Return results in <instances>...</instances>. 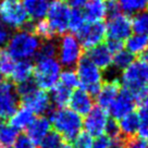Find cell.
<instances>
[{
	"label": "cell",
	"instance_id": "6da1fadb",
	"mask_svg": "<svg viewBox=\"0 0 148 148\" xmlns=\"http://www.w3.org/2000/svg\"><path fill=\"white\" fill-rule=\"evenodd\" d=\"M50 124L63 139L73 140L81 133L83 127L82 116L68 108H59L51 111L49 114Z\"/></svg>",
	"mask_w": 148,
	"mask_h": 148
},
{
	"label": "cell",
	"instance_id": "7a4b0ae2",
	"mask_svg": "<svg viewBox=\"0 0 148 148\" xmlns=\"http://www.w3.org/2000/svg\"><path fill=\"white\" fill-rule=\"evenodd\" d=\"M40 44V39L33 32L21 29L10 37L5 50L13 60H29L36 57Z\"/></svg>",
	"mask_w": 148,
	"mask_h": 148
},
{
	"label": "cell",
	"instance_id": "3957f363",
	"mask_svg": "<svg viewBox=\"0 0 148 148\" xmlns=\"http://www.w3.org/2000/svg\"><path fill=\"white\" fill-rule=\"evenodd\" d=\"M62 66L56 58H36L33 66V81L42 90H50L59 82Z\"/></svg>",
	"mask_w": 148,
	"mask_h": 148
},
{
	"label": "cell",
	"instance_id": "277c9868",
	"mask_svg": "<svg viewBox=\"0 0 148 148\" xmlns=\"http://www.w3.org/2000/svg\"><path fill=\"white\" fill-rule=\"evenodd\" d=\"M0 18L11 28L33 31L34 22L29 20L21 0H0Z\"/></svg>",
	"mask_w": 148,
	"mask_h": 148
},
{
	"label": "cell",
	"instance_id": "5b68a950",
	"mask_svg": "<svg viewBox=\"0 0 148 148\" xmlns=\"http://www.w3.org/2000/svg\"><path fill=\"white\" fill-rule=\"evenodd\" d=\"M119 77L123 88L131 92L136 100L137 96L147 87L148 63L140 60L134 61L124 71H122Z\"/></svg>",
	"mask_w": 148,
	"mask_h": 148
},
{
	"label": "cell",
	"instance_id": "8992f818",
	"mask_svg": "<svg viewBox=\"0 0 148 148\" xmlns=\"http://www.w3.org/2000/svg\"><path fill=\"white\" fill-rule=\"evenodd\" d=\"M76 74L79 77V85L85 92H87L90 96H96L102 85V72L99 70L92 61L87 58V56H82V58L77 62Z\"/></svg>",
	"mask_w": 148,
	"mask_h": 148
},
{
	"label": "cell",
	"instance_id": "52a82bcc",
	"mask_svg": "<svg viewBox=\"0 0 148 148\" xmlns=\"http://www.w3.org/2000/svg\"><path fill=\"white\" fill-rule=\"evenodd\" d=\"M83 47L81 46L79 39L73 34H64L58 44V61L61 66L65 69H72L77 64L82 58Z\"/></svg>",
	"mask_w": 148,
	"mask_h": 148
},
{
	"label": "cell",
	"instance_id": "ba28073f",
	"mask_svg": "<svg viewBox=\"0 0 148 148\" xmlns=\"http://www.w3.org/2000/svg\"><path fill=\"white\" fill-rule=\"evenodd\" d=\"M71 15V8L64 0H51L47 12L48 20L53 34L64 35L69 29V21Z\"/></svg>",
	"mask_w": 148,
	"mask_h": 148
},
{
	"label": "cell",
	"instance_id": "9c48e42d",
	"mask_svg": "<svg viewBox=\"0 0 148 148\" xmlns=\"http://www.w3.org/2000/svg\"><path fill=\"white\" fill-rule=\"evenodd\" d=\"M76 36L81 46L89 50L102 44L106 38V25L102 22L85 23L83 27L76 33Z\"/></svg>",
	"mask_w": 148,
	"mask_h": 148
},
{
	"label": "cell",
	"instance_id": "30bf717a",
	"mask_svg": "<svg viewBox=\"0 0 148 148\" xmlns=\"http://www.w3.org/2000/svg\"><path fill=\"white\" fill-rule=\"evenodd\" d=\"M106 25V36L108 39L124 42L133 32L132 20L126 14H116L110 16Z\"/></svg>",
	"mask_w": 148,
	"mask_h": 148
},
{
	"label": "cell",
	"instance_id": "8fae6325",
	"mask_svg": "<svg viewBox=\"0 0 148 148\" xmlns=\"http://www.w3.org/2000/svg\"><path fill=\"white\" fill-rule=\"evenodd\" d=\"M18 98L13 83L3 81L0 84V121H5L18 109Z\"/></svg>",
	"mask_w": 148,
	"mask_h": 148
},
{
	"label": "cell",
	"instance_id": "7c38bea8",
	"mask_svg": "<svg viewBox=\"0 0 148 148\" xmlns=\"http://www.w3.org/2000/svg\"><path fill=\"white\" fill-rule=\"evenodd\" d=\"M23 107L31 110L34 114H44L50 110V98L45 90L35 87L31 92L20 97Z\"/></svg>",
	"mask_w": 148,
	"mask_h": 148
},
{
	"label": "cell",
	"instance_id": "4fadbf2b",
	"mask_svg": "<svg viewBox=\"0 0 148 148\" xmlns=\"http://www.w3.org/2000/svg\"><path fill=\"white\" fill-rule=\"evenodd\" d=\"M109 120L107 110L100 107H92V109L85 116L83 126L86 133L92 137H98L105 133V127Z\"/></svg>",
	"mask_w": 148,
	"mask_h": 148
},
{
	"label": "cell",
	"instance_id": "5bb4252c",
	"mask_svg": "<svg viewBox=\"0 0 148 148\" xmlns=\"http://www.w3.org/2000/svg\"><path fill=\"white\" fill-rule=\"evenodd\" d=\"M135 106H136V100L134 96L123 88L122 90H120L114 101L108 108L107 112H109L108 114H110L113 118V120H120L121 118L133 112Z\"/></svg>",
	"mask_w": 148,
	"mask_h": 148
},
{
	"label": "cell",
	"instance_id": "9a60e30c",
	"mask_svg": "<svg viewBox=\"0 0 148 148\" xmlns=\"http://www.w3.org/2000/svg\"><path fill=\"white\" fill-rule=\"evenodd\" d=\"M70 109L79 116H86L92 109L94 100L92 97L85 92L83 88H77L73 92H71V97L69 100Z\"/></svg>",
	"mask_w": 148,
	"mask_h": 148
},
{
	"label": "cell",
	"instance_id": "2e32d148",
	"mask_svg": "<svg viewBox=\"0 0 148 148\" xmlns=\"http://www.w3.org/2000/svg\"><path fill=\"white\" fill-rule=\"evenodd\" d=\"M26 132H27L26 135L28 136V138L37 145L51 132L50 121L47 116L34 118V120L27 126Z\"/></svg>",
	"mask_w": 148,
	"mask_h": 148
},
{
	"label": "cell",
	"instance_id": "e0dca14e",
	"mask_svg": "<svg viewBox=\"0 0 148 148\" xmlns=\"http://www.w3.org/2000/svg\"><path fill=\"white\" fill-rule=\"evenodd\" d=\"M120 90L119 81L106 82L105 84H102L99 92L96 95V101L98 103V107L107 110L111 106V103L114 101Z\"/></svg>",
	"mask_w": 148,
	"mask_h": 148
},
{
	"label": "cell",
	"instance_id": "ac0fdd59",
	"mask_svg": "<svg viewBox=\"0 0 148 148\" xmlns=\"http://www.w3.org/2000/svg\"><path fill=\"white\" fill-rule=\"evenodd\" d=\"M86 56L99 70H107L112 65L113 55L109 51L106 44H100L89 49Z\"/></svg>",
	"mask_w": 148,
	"mask_h": 148
},
{
	"label": "cell",
	"instance_id": "d6986e66",
	"mask_svg": "<svg viewBox=\"0 0 148 148\" xmlns=\"http://www.w3.org/2000/svg\"><path fill=\"white\" fill-rule=\"evenodd\" d=\"M84 16L89 23L101 22L107 16L106 0H88L84 7Z\"/></svg>",
	"mask_w": 148,
	"mask_h": 148
},
{
	"label": "cell",
	"instance_id": "ffe728a7",
	"mask_svg": "<svg viewBox=\"0 0 148 148\" xmlns=\"http://www.w3.org/2000/svg\"><path fill=\"white\" fill-rule=\"evenodd\" d=\"M49 0H23L22 3L31 21H40L47 15Z\"/></svg>",
	"mask_w": 148,
	"mask_h": 148
},
{
	"label": "cell",
	"instance_id": "44dd1931",
	"mask_svg": "<svg viewBox=\"0 0 148 148\" xmlns=\"http://www.w3.org/2000/svg\"><path fill=\"white\" fill-rule=\"evenodd\" d=\"M33 64L29 60H20L14 63L12 72L10 74V79L15 84H22L32 79Z\"/></svg>",
	"mask_w": 148,
	"mask_h": 148
},
{
	"label": "cell",
	"instance_id": "7402d4cb",
	"mask_svg": "<svg viewBox=\"0 0 148 148\" xmlns=\"http://www.w3.org/2000/svg\"><path fill=\"white\" fill-rule=\"evenodd\" d=\"M118 123H119L121 134L125 138L135 137V135L138 133V130L142 125L138 116L135 112H131L123 118H121L120 122Z\"/></svg>",
	"mask_w": 148,
	"mask_h": 148
},
{
	"label": "cell",
	"instance_id": "603a6c76",
	"mask_svg": "<svg viewBox=\"0 0 148 148\" xmlns=\"http://www.w3.org/2000/svg\"><path fill=\"white\" fill-rule=\"evenodd\" d=\"M33 120H34V113L31 110H28L27 108L22 107L18 108L13 113V116L10 118L9 124L16 131H21L27 129V126L31 124Z\"/></svg>",
	"mask_w": 148,
	"mask_h": 148
},
{
	"label": "cell",
	"instance_id": "cb8c5ba5",
	"mask_svg": "<svg viewBox=\"0 0 148 148\" xmlns=\"http://www.w3.org/2000/svg\"><path fill=\"white\" fill-rule=\"evenodd\" d=\"M18 136V131L5 121H0V148H12Z\"/></svg>",
	"mask_w": 148,
	"mask_h": 148
},
{
	"label": "cell",
	"instance_id": "d4e9b609",
	"mask_svg": "<svg viewBox=\"0 0 148 148\" xmlns=\"http://www.w3.org/2000/svg\"><path fill=\"white\" fill-rule=\"evenodd\" d=\"M126 50L132 55H142L148 48V37L139 34H134L126 39Z\"/></svg>",
	"mask_w": 148,
	"mask_h": 148
},
{
	"label": "cell",
	"instance_id": "484cf974",
	"mask_svg": "<svg viewBox=\"0 0 148 148\" xmlns=\"http://www.w3.org/2000/svg\"><path fill=\"white\" fill-rule=\"evenodd\" d=\"M50 96H49L50 102H52L58 109L59 108H65L66 105H69V100L70 97H71V90L61 86L60 84H57L52 89H50Z\"/></svg>",
	"mask_w": 148,
	"mask_h": 148
},
{
	"label": "cell",
	"instance_id": "4316f807",
	"mask_svg": "<svg viewBox=\"0 0 148 148\" xmlns=\"http://www.w3.org/2000/svg\"><path fill=\"white\" fill-rule=\"evenodd\" d=\"M124 14H137L148 10V0H116Z\"/></svg>",
	"mask_w": 148,
	"mask_h": 148
},
{
	"label": "cell",
	"instance_id": "83f0119b",
	"mask_svg": "<svg viewBox=\"0 0 148 148\" xmlns=\"http://www.w3.org/2000/svg\"><path fill=\"white\" fill-rule=\"evenodd\" d=\"M135 61L134 56L130 53L127 50H121L116 52V55H113L112 58V65L116 71H124L127 66L132 64Z\"/></svg>",
	"mask_w": 148,
	"mask_h": 148
},
{
	"label": "cell",
	"instance_id": "f1b7e54d",
	"mask_svg": "<svg viewBox=\"0 0 148 148\" xmlns=\"http://www.w3.org/2000/svg\"><path fill=\"white\" fill-rule=\"evenodd\" d=\"M58 84H60L61 86H63V87H65L69 90L75 89L77 86H79L77 74L72 69L63 70V71H61Z\"/></svg>",
	"mask_w": 148,
	"mask_h": 148
},
{
	"label": "cell",
	"instance_id": "f546056e",
	"mask_svg": "<svg viewBox=\"0 0 148 148\" xmlns=\"http://www.w3.org/2000/svg\"><path fill=\"white\" fill-rule=\"evenodd\" d=\"M132 28L136 34L148 37V10L135 14L132 20Z\"/></svg>",
	"mask_w": 148,
	"mask_h": 148
},
{
	"label": "cell",
	"instance_id": "4dcf8cb0",
	"mask_svg": "<svg viewBox=\"0 0 148 148\" xmlns=\"http://www.w3.org/2000/svg\"><path fill=\"white\" fill-rule=\"evenodd\" d=\"M33 33L38 38H42L45 40H49L55 37V34L52 32L49 23L47 22V20H40V21H37L36 23H34Z\"/></svg>",
	"mask_w": 148,
	"mask_h": 148
},
{
	"label": "cell",
	"instance_id": "1f68e13d",
	"mask_svg": "<svg viewBox=\"0 0 148 148\" xmlns=\"http://www.w3.org/2000/svg\"><path fill=\"white\" fill-rule=\"evenodd\" d=\"M14 63H15V61L8 53V51L0 48V74L5 77H10V74L12 72Z\"/></svg>",
	"mask_w": 148,
	"mask_h": 148
},
{
	"label": "cell",
	"instance_id": "d6a6232c",
	"mask_svg": "<svg viewBox=\"0 0 148 148\" xmlns=\"http://www.w3.org/2000/svg\"><path fill=\"white\" fill-rule=\"evenodd\" d=\"M85 23H86V20H85L83 11L79 9H71V15H70L69 21L70 31L76 34L83 27V25Z\"/></svg>",
	"mask_w": 148,
	"mask_h": 148
},
{
	"label": "cell",
	"instance_id": "836d02e7",
	"mask_svg": "<svg viewBox=\"0 0 148 148\" xmlns=\"http://www.w3.org/2000/svg\"><path fill=\"white\" fill-rule=\"evenodd\" d=\"M57 51H58V44L53 39L45 40V42L40 44L36 58H56Z\"/></svg>",
	"mask_w": 148,
	"mask_h": 148
},
{
	"label": "cell",
	"instance_id": "e575fe53",
	"mask_svg": "<svg viewBox=\"0 0 148 148\" xmlns=\"http://www.w3.org/2000/svg\"><path fill=\"white\" fill-rule=\"evenodd\" d=\"M37 148H60L63 145V138L57 132H50L40 143Z\"/></svg>",
	"mask_w": 148,
	"mask_h": 148
},
{
	"label": "cell",
	"instance_id": "d590c367",
	"mask_svg": "<svg viewBox=\"0 0 148 148\" xmlns=\"http://www.w3.org/2000/svg\"><path fill=\"white\" fill-rule=\"evenodd\" d=\"M72 142V148H92V137L86 132H81Z\"/></svg>",
	"mask_w": 148,
	"mask_h": 148
},
{
	"label": "cell",
	"instance_id": "8d00e7d4",
	"mask_svg": "<svg viewBox=\"0 0 148 148\" xmlns=\"http://www.w3.org/2000/svg\"><path fill=\"white\" fill-rule=\"evenodd\" d=\"M105 133H106V135L110 139L116 138V137L121 136L120 127H119V123H118V121L113 120V119L108 120L106 127H105Z\"/></svg>",
	"mask_w": 148,
	"mask_h": 148
},
{
	"label": "cell",
	"instance_id": "74e56055",
	"mask_svg": "<svg viewBox=\"0 0 148 148\" xmlns=\"http://www.w3.org/2000/svg\"><path fill=\"white\" fill-rule=\"evenodd\" d=\"M12 148H37V145L33 143L28 136L25 135H18V138L15 139Z\"/></svg>",
	"mask_w": 148,
	"mask_h": 148
},
{
	"label": "cell",
	"instance_id": "f35d334b",
	"mask_svg": "<svg viewBox=\"0 0 148 148\" xmlns=\"http://www.w3.org/2000/svg\"><path fill=\"white\" fill-rule=\"evenodd\" d=\"M137 116L140 120L142 125L148 126V96L142 102H139V109Z\"/></svg>",
	"mask_w": 148,
	"mask_h": 148
},
{
	"label": "cell",
	"instance_id": "ab89813d",
	"mask_svg": "<svg viewBox=\"0 0 148 148\" xmlns=\"http://www.w3.org/2000/svg\"><path fill=\"white\" fill-rule=\"evenodd\" d=\"M126 148H148V143L140 137L126 139Z\"/></svg>",
	"mask_w": 148,
	"mask_h": 148
},
{
	"label": "cell",
	"instance_id": "60d3db41",
	"mask_svg": "<svg viewBox=\"0 0 148 148\" xmlns=\"http://www.w3.org/2000/svg\"><path fill=\"white\" fill-rule=\"evenodd\" d=\"M92 148H110V138L107 135H100L92 140Z\"/></svg>",
	"mask_w": 148,
	"mask_h": 148
},
{
	"label": "cell",
	"instance_id": "b9f144b4",
	"mask_svg": "<svg viewBox=\"0 0 148 148\" xmlns=\"http://www.w3.org/2000/svg\"><path fill=\"white\" fill-rule=\"evenodd\" d=\"M106 7H107V15L113 16L116 15L120 12V7L116 0H106Z\"/></svg>",
	"mask_w": 148,
	"mask_h": 148
},
{
	"label": "cell",
	"instance_id": "7bdbcfd3",
	"mask_svg": "<svg viewBox=\"0 0 148 148\" xmlns=\"http://www.w3.org/2000/svg\"><path fill=\"white\" fill-rule=\"evenodd\" d=\"M106 46L108 47V49L110 51L112 55H116V52L123 50V47H124V44L122 42H118V40H111V39H108Z\"/></svg>",
	"mask_w": 148,
	"mask_h": 148
},
{
	"label": "cell",
	"instance_id": "ee69618b",
	"mask_svg": "<svg viewBox=\"0 0 148 148\" xmlns=\"http://www.w3.org/2000/svg\"><path fill=\"white\" fill-rule=\"evenodd\" d=\"M126 139L123 136L110 139V148H126Z\"/></svg>",
	"mask_w": 148,
	"mask_h": 148
},
{
	"label": "cell",
	"instance_id": "f6af8a7d",
	"mask_svg": "<svg viewBox=\"0 0 148 148\" xmlns=\"http://www.w3.org/2000/svg\"><path fill=\"white\" fill-rule=\"evenodd\" d=\"M10 37H11L10 32L1 24V26H0V47L7 45L9 42Z\"/></svg>",
	"mask_w": 148,
	"mask_h": 148
},
{
	"label": "cell",
	"instance_id": "bcb514c9",
	"mask_svg": "<svg viewBox=\"0 0 148 148\" xmlns=\"http://www.w3.org/2000/svg\"><path fill=\"white\" fill-rule=\"evenodd\" d=\"M88 2V0H70V5L73 9H79L85 7V5Z\"/></svg>",
	"mask_w": 148,
	"mask_h": 148
},
{
	"label": "cell",
	"instance_id": "7dc6e473",
	"mask_svg": "<svg viewBox=\"0 0 148 148\" xmlns=\"http://www.w3.org/2000/svg\"><path fill=\"white\" fill-rule=\"evenodd\" d=\"M137 134H138V137L145 139L148 143V126H146V125H140Z\"/></svg>",
	"mask_w": 148,
	"mask_h": 148
},
{
	"label": "cell",
	"instance_id": "c3c4849f",
	"mask_svg": "<svg viewBox=\"0 0 148 148\" xmlns=\"http://www.w3.org/2000/svg\"><path fill=\"white\" fill-rule=\"evenodd\" d=\"M139 60L145 62V63H148V48L140 55V59Z\"/></svg>",
	"mask_w": 148,
	"mask_h": 148
},
{
	"label": "cell",
	"instance_id": "681fc988",
	"mask_svg": "<svg viewBox=\"0 0 148 148\" xmlns=\"http://www.w3.org/2000/svg\"><path fill=\"white\" fill-rule=\"evenodd\" d=\"M60 148H72V147H71L70 145H68V144H63V145H62Z\"/></svg>",
	"mask_w": 148,
	"mask_h": 148
},
{
	"label": "cell",
	"instance_id": "f907efd6",
	"mask_svg": "<svg viewBox=\"0 0 148 148\" xmlns=\"http://www.w3.org/2000/svg\"><path fill=\"white\" fill-rule=\"evenodd\" d=\"M3 81H5V79H3V77H2V75H1V74H0V84L2 83V82H3Z\"/></svg>",
	"mask_w": 148,
	"mask_h": 148
},
{
	"label": "cell",
	"instance_id": "816d5d0a",
	"mask_svg": "<svg viewBox=\"0 0 148 148\" xmlns=\"http://www.w3.org/2000/svg\"><path fill=\"white\" fill-rule=\"evenodd\" d=\"M147 85H148V82H147Z\"/></svg>",
	"mask_w": 148,
	"mask_h": 148
},
{
	"label": "cell",
	"instance_id": "f5cc1de1",
	"mask_svg": "<svg viewBox=\"0 0 148 148\" xmlns=\"http://www.w3.org/2000/svg\"><path fill=\"white\" fill-rule=\"evenodd\" d=\"M64 1H65V0H64Z\"/></svg>",
	"mask_w": 148,
	"mask_h": 148
}]
</instances>
